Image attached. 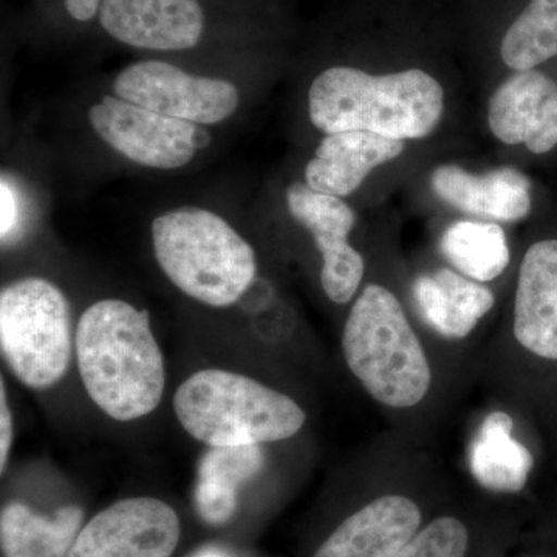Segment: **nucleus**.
Masks as SVG:
<instances>
[{
	"label": "nucleus",
	"instance_id": "1",
	"mask_svg": "<svg viewBox=\"0 0 557 557\" xmlns=\"http://www.w3.org/2000/svg\"><path fill=\"white\" fill-rule=\"evenodd\" d=\"M75 348L84 387L106 416L132 421L159 408L166 372L148 311L98 300L79 319Z\"/></svg>",
	"mask_w": 557,
	"mask_h": 557
},
{
	"label": "nucleus",
	"instance_id": "2",
	"mask_svg": "<svg viewBox=\"0 0 557 557\" xmlns=\"http://www.w3.org/2000/svg\"><path fill=\"white\" fill-rule=\"evenodd\" d=\"M445 91L420 69L373 76L354 67H332L311 84V123L324 134L364 131L387 138L428 137L438 126Z\"/></svg>",
	"mask_w": 557,
	"mask_h": 557
},
{
	"label": "nucleus",
	"instance_id": "3",
	"mask_svg": "<svg viewBox=\"0 0 557 557\" xmlns=\"http://www.w3.org/2000/svg\"><path fill=\"white\" fill-rule=\"evenodd\" d=\"M153 255L172 284L209 307H230L258 274L251 245L225 219L201 208H178L152 222Z\"/></svg>",
	"mask_w": 557,
	"mask_h": 557
},
{
	"label": "nucleus",
	"instance_id": "4",
	"mask_svg": "<svg viewBox=\"0 0 557 557\" xmlns=\"http://www.w3.org/2000/svg\"><path fill=\"white\" fill-rule=\"evenodd\" d=\"M343 351L355 379L387 408H413L431 388L426 351L397 296L381 285H368L355 300Z\"/></svg>",
	"mask_w": 557,
	"mask_h": 557
},
{
	"label": "nucleus",
	"instance_id": "5",
	"mask_svg": "<svg viewBox=\"0 0 557 557\" xmlns=\"http://www.w3.org/2000/svg\"><path fill=\"white\" fill-rule=\"evenodd\" d=\"M174 412L190 437L209 448L292 438L307 418L288 395L220 369L200 370L180 384Z\"/></svg>",
	"mask_w": 557,
	"mask_h": 557
},
{
	"label": "nucleus",
	"instance_id": "6",
	"mask_svg": "<svg viewBox=\"0 0 557 557\" xmlns=\"http://www.w3.org/2000/svg\"><path fill=\"white\" fill-rule=\"evenodd\" d=\"M0 347L13 375L24 386L60 383L72 361L69 300L42 277H25L0 293Z\"/></svg>",
	"mask_w": 557,
	"mask_h": 557
},
{
	"label": "nucleus",
	"instance_id": "7",
	"mask_svg": "<svg viewBox=\"0 0 557 557\" xmlns=\"http://www.w3.org/2000/svg\"><path fill=\"white\" fill-rule=\"evenodd\" d=\"M89 121L110 148L139 166L178 170L209 143L199 124L171 119L119 97H104L91 106Z\"/></svg>",
	"mask_w": 557,
	"mask_h": 557
},
{
	"label": "nucleus",
	"instance_id": "8",
	"mask_svg": "<svg viewBox=\"0 0 557 557\" xmlns=\"http://www.w3.org/2000/svg\"><path fill=\"white\" fill-rule=\"evenodd\" d=\"M113 91L121 100L199 126L230 119L240 102L236 84L190 75L163 61H143L124 69Z\"/></svg>",
	"mask_w": 557,
	"mask_h": 557
},
{
	"label": "nucleus",
	"instance_id": "9",
	"mask_svg": "<svg viewBox=\"0 0 557 557\" xmlns=\"http://www.w3.org/2000/svg\"><path fill=\"white\" fill-rule=\"evenodd\" d=\"M180 530L177 512L159 498H124L81 528L67 557H171Z\"/></svg>",
	"mask_w": 557,
	"mask_h": 557
},
{
	"label": "nucleus",
	"instance_id": "10",
	"mask_svg": "<svg viewBox=\"0 0 557 557\" xmlns=\"http://www.w3.org/2000/svg\"><path fill=\"white\" fill-rule=\"evenodd\" d=\"M292 218L309 230L322 255L321 284L325 295L339 306L350 302L364 277V259L348 244L357 218L341 197L318 193L304 183L287 189Z\"/></svg>",
	"mask_w": 557,
	"mask_h": 557
},
{
	"label": "nucleus",
	"instance_id": "11",
	"mask_svg": "<svg viewBox=\"0 0 557 557\" xmlns=\"http://www.w3.org/2000/svg\"><path fill=\"white\" fill-rule=\"evenodd\" d=\"M487 124L505 145L549 152L557 146V83L536 70L516 73L491 97Z\"/></svg>",
	"mask_w": 557,
	"mask_h": 557
},
{
	"label": "nucleus",
	"instance_id": "12",
	"mask_svg": "<svg viewBox=\"0 0 557 557\" xmlns=\"http://www.w3.org/2000/svg\"><path fill=\"white\" fill-rule=\"evenodd\" d=\"M100 22L126 46L180 51L199 44L205 14L197 0H101Z\"/></svg>",
	"mask_w": 557,
	"mask_h": 557
},
{
	"label": "nucleus",
	"instance_id": "13",
	"mask_svg": "<svg viewBox=\"0 0 557 557\" xmlns=\"http://www.w3.org/2000/svg\"><path fill=\"white\" fill-rule=\"evenodd\" d=\"M512 330L530 354L557 361V239L537 242L525 252Z\"/></svg>",
	"mask_w": 557,
	"mask_h": 557
},
{
	"label": "nucleus",
	"instance_id": "14",
	"mask_svg": "<svg viewBox=\"0 0 557 557\" xmlns=\"http://www.w3.org/2000/svg\"><path fill=\"white\" fill-rule=\"evenodd\" d=\"M420 523L416 502L397 494L379 497L344 520L314 557H394Z\"/></svg>",
	"mask_w": 557,
	"mask_h": 557
},
{
	"label": "nucleus",
	"instance_id": "15",
	"mask_svg": "<svg viewBox=\"0 0 557 557\" xmlns=\"http://www.w3.org/2000/svg\"><path fill=\"white\" fill-rule=\"evenodd\" d=\"M405 139L387 138L372 132L330 134L319 143L306 166V183L329 196L347 197L362 185L370 172L398 159Z\"/></svg>",
	"mask_w": 557,
	"mask_h": 557
},
{
	"label": "nucleus",
	"instance_id": "16",
	"mask_svg": "<svg viewBox=\"0 0 557 557\" xmlns=\"http://www.w3.org/2000/svg\"><path fill=\"white\" fill-rule=\"evenodd\" d=\"M431 185L450 207L500 222H518L531 211V182L516 168L474 175L457 164L432 172Z\"/></svg>",
	"mask_w": 557,
	"mask_h": 557
},
{
	"label": "nucleus",
	"instance_id": "17",
	"mask_svg": "<svg viewBox=\"0 0 557 557\" xmlns=\"http://www.w3.org/2000/svg\"><path fill=\"white\" fill-rule=\"evenodd\" d=\"M413 298L428 324L448 339L471 335L496 302L485 285L448 269L418 277Z\"/></svg>",
	"mask_w": 557,
	"mask_h": 557
},
{
	"label": "nucleus",
	"instance_id": "18",
	"mask_svg": "<svg viewBox=\"0 0 557 557\" xmlns=\"http://www.w3.org/2000/svg\"><path fill=\"white\" fill-rule=\"evenodd\" d=\"M512 418L496 410L480 424L469 449V467L480 485L496 493H519L525 487L533 454L512 437Z\"/></svg>",
	"mask_w": 557,
	"mask_h": 557
},
{
	"label": "nucleus",
	"instance_id": "19",
	"mask_svg": "<svg viewBox=\"0 0 557 557\" xmlns=\"http://www.w3.org/2000/svg\"><path fill=\"white\" fill-rule=\"evenodd\" d=\"M263 461L259 445L209 448L201 457L194 490V505L201 520L209 525L230 522L242 483L258 474Z\"/></svg>",
	"mask_w": 557,
	"mask_h": 557
},
{
	"label": "nucleus",
	"instance_id": "20",
	"mask_svg": "<svg viewBox=\"0 0 557 557\" xmlns=\"http://www.w3.org/2000/svg\"><path fill=\"white\" fill-rule=\"evenodd\" d=\"M84 511L67 505L51 516L11 502L0 515L3 557H67L83 523Z\"/></svg>",
	"mask_w": 557,
	"mask_h": 557
},
{
	"label": "nucleus",
	"instance_id": "21",
	"mask_svg": "<svg viewBox=\"0 0 557 557\" xmlns=\"http://www.w3.org/2000/svg\"><path fill=\"white\" fill-rule=\"evenodd\" d=\"M440 249L454 269L480 284L500 276L511 260L507 234L497 223H453L443 234Z\"/></svg>",
	"mask_w": 557,
	"mask_h": 557
},
{
	"label": "nucleus",
	"instance_id": "22",
	"mask_svg": "<svg viewBox=\"0 0 557 557\" xmlns=\"http://www.w3.org/2000/svg\"><path fill=\"white\" fill-rule=\"evenodd\" d=\"M500 57L516 72L557 57V0H531L505 33Z\"/></svg>",
	"mask_w": 557,
	"mask_h": 557
},
{
	"label": "nucleus",
	"instance_id": "23",
	"mask_svg": "<svg viewBox=\"0 0 557 557\" xmlns=\"http://www.w3.org/2000/svg\"><path fill=\"white\" fill-rule=\"evenodd\" d=\"M467 527L456 518H438L418 531L394 557H467Z\"/></svg>",
	"mask_w": 557,
	"mask_h": 557
},
{
	"label": "nucleus",
	"instance_id": "24",
	"mask_svg": "<svg viewBox=\"0 0 557 557\" xmlns=\"http://www.w3.org/2000/svg\"><path fill=\"white\" fill-rule=\"evenodd\" d=\"M17 218H20V207H17L16 194L11 189L10 183L2 178V185H0V234H2V240H5L16 228Z\"/></svg>",
	"mask_w": 557,
	"mask_h": 557
},
{
	"label": "nucleus",
	"instance_id": "25",
	"mask_svg": "<svg viewBox=\"0 0 557 557\" xmlns=\"http://www.w3.org/2000/svg\"><path fill=\"white\" fill-rule=\"evenodd\" d=\"M11 445H13V417L7 399L5 384H0V469L5 471Z\"/></svg>",
	"mask_w": 557,
	"mask_h": 557
},
{
	"label": "nucleus",
	"instance_id": "26",
	"mask_svg": "<svg viewBox=\"0 0 557 557\" xmlns=\"http://www.w3.org/2000/svg\"><path fill=\"white\" fill-rule=\"evenodd\" d=\"M101 0H65V9L73 20L87 22L100 11Z\"/></svg>",
	"mask_w": 557,
	"mask_h": 557
},
{
	"label": "nucleus",
	"instance_id": "27",
	"mask_svg": "<svg viewBox=\"0 0 557 557\" xmlns=\"http://www.w3.org/2000/svg\"><path fill=\"white\" fill-rule=\"evenodd\" d=\"M193 557H231L228 553L223 552V549L209 547L200 549L199 553H196Z\"/></svg>",
	"mask_w": 557,
	"mask_h": 557
}]
</instances>
